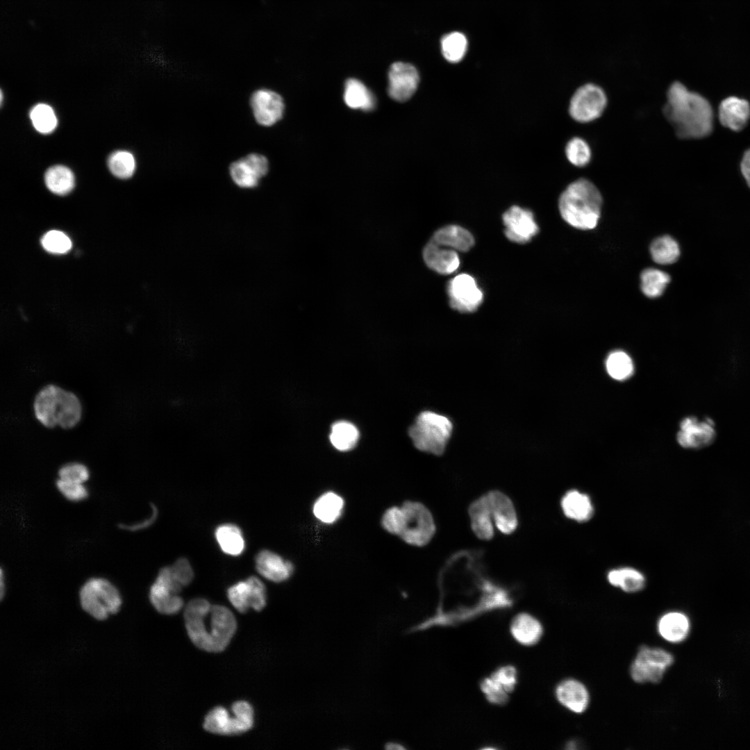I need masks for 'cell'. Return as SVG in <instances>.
I'll use <instances>...</instances> for the list:
<instances>
[{
	"instance_id": "cell-1",
	"label": "cell",
	"mask_w": 750,
	"mask_h": 750,
	"mask_svg": "<svg viewBox=\"0 0 750 750\" xmlns=\"http://www.w3.org/2000/svg\"><path fill=\"white\" fill-rule=\"evenodd\" d=\"M188 635L201 650L218 653L229 644L237 629L233 612L221 605H211L202 598L191 600L184 610Z\"/></svg>"
},
{
	"instance_id": "cell-2",
	"label": "cell",
	"mask_w": 750,
	"mask_h": 750,
	"mask_svg": "<svg viewBox=\"0 0 750 750\" xmlns=\"http://www.w3.org/2000/svg\"><path fill=\"white\" fill-rule=\"evenodd\" d=\"M663 113L681 139H700L713 128V111L709 101L681 83L674 82L667 92Z\"/></svg>"
},
{
	"instance_id": "cell-3",
	"label": "cell",
	"mask_w": 750,
	"mask_h": 750,
	"mask_svg": "<svg viewBox=\"0 0 750 750\" xmlns=\"http://www.w3.org/2000/svg\"><path fill=\"white\" fill-rule=\"evenodd\" d=\"M383 528L408 544L424 547L433 538L436 526L431 511L418 501H406L401 506L387 509L381 519Z\"/></svg>"
},
{
	"instance_id": "cell-4",
	"label": "cell",
	"mask_w": 750,
	"mask_h": 750,
	"mask_svg": "<svg viewBox=\"0 0 750 750\" xmlns=\"http://www.w3.org/2000/svg\"><path fill=\"white\" fill-rule=\"evenodd\" d=\"M602 203V196L595 185L581 178L571 183L562 192L558 208L561 217L570 226L590 230L598 224Z\"/></svg>"
},
{
	"instance_id": "cell-5",
	"label": "cell",
	"mask_w": 750,
	"mask_h": 750,
	"mask_svg": "<svg viewBox=\"0 0 750 750\" xmlns=\"http://www.w3.org/2000/svg\"><path fill=\"white\" fill-rule=\"evenodd\" d=\"M33 412L36 419L46 428L59 426L70 429L81 421L83 407L72 392L54 384H47L34 398Z\"/></svg>"
},
{
	"instance_id": "cell-6",
	"label": "cell",
	"mask_w": 750,
	"mask_h": 750,
	"mask_svg": "<svg viewBox=\"0 0 750 750\" xmlns=\"http://www.w3.org/2000/svg\"><path fill=\"white\" fill-rule=\"evenodd\" d=\"M82 610L97 621H104L117 614L122 606L117 587L108 578L94 576L86 579L78 590Z\"/></svg>"
},
{
	"instance_id": "cell-7",
	"label": "cell",
	"mask_w": 750,
	"mask_h": 750,
	"mask_svg": "<svg viewBox=\"0 0 750 750\" xmlns=\"http://www.w3.org/2000/svg\"><path fill=\"white\" fill-rule=\"evenodd\" d=\"M452 431V422L447 417L426 410L417 417L408 433L418 450L440 456L444 453Z\"/></svg>"
},
{
	"instance_id": "cell-8",
	"label": "cell",
	"mask_w": 750,
	"mask_h": 750,
	"mask_svg": "<svg viewBox=\"0 0 750 750\" xmlns=\"http://www.w3.org/2000/svg\"><path fill=\"white\" fill-rule=\"evenodd\" d=\"M233 715L224 707L217 706L206 716L203 728L211 733L234 735L249 731L254 723V711L249 703L238 701L231 706Z\"/></svg>"
},
{
	"instance_id": "cell-9",
	"label": "cell",
	"mask_w": 750,
	"mask_h": 750,
	"mask_svg": "<svg viewBox=\"0 0 750 750\" xmlns=\"http://www.w3.org/2000/svg\"><path fill=\"white\" fill-rule=\"evenodd\" d=\"M673 662V656L667 651L642 646L631 666L630 674L637 683H656L661 681Z\"/></svg>"
},
{
	"instance_id": "cell-10",
	"label": "cell",
	"mask_w": 750,
	"mask_h": 750,
	"mask_svg": "<svg viewBox=\"0 0 750 750\" xmlns=\"http://www.w3.org/2000/svg\"><path fill=\"white\" fill-rule=\"evenodd\" d=\"M182 588L175 579L170 566L161 568L149 588L151 604L161 614L177 613L183 606V600L178 595Z\"/></svg>"
},
{
	"instance_id": "cell-11",
	"label": "cell",
	"mask_w": 750,
	"mask_h": 750,
	"mask_svg": "<svg viewBox=\"0 0 750 750\" xmlns=\"http://www.w3.org/2000/svg\"><path fill=\"white\" fill-rule=\"evenodd\" d=\"M607 102V96L600 86L586 83L573 94L569 104V113L578 122H590L603 114Z\"/></svg>"
},
{
	"instance_id": "cell-12",
	"label": "cell",
	"mask_w": 750,
	"mask_h": 750,
	"mask_svg": "<svg viewBox=\"0 0 750 750\" xmlns=\"http://www.w3.org/2000/svg\"><path fill=\"white\" fill-rule=\"evenodd\" d=\"M227 597L234 608L242 613L249 608L260 611L267 603L266 588L258 577L253 576L228 588Z\"/></svg>"
},
{
	"instance_id": "cell-13",
	"label": "cell",
	"mask_w": 750,
	"mask_h": 750,
	"mask_svg": "<svg viewBox=\"0 0 750 750\" xmlns=\"http://www.w3.org/2000/svg\"><path fill=\"white\" fill-rule=\"evenodd\" d=\"M447 294L450 306L460 312L476 311L483 299V294L475 279L467 274H459L449 281Z\"/></svg>"
},
{
	"instance_id": "cell-14",
	"label": "cell",
	"mask_w": 750,
	"mask_h": 750,
	"mask_svg": "<svg viewBox=\"0 0 750 750\" xmlns=\"http://www.w3.org/2000/svg\"><path fill=\"white\" fill-rule=\"evenodd\" d=\"M716 437L715 424L711 418L690 416L681 421L677 441L684 448L698 449L712 444Z\"/></svg>"
},
{
	"instance_id": "cell-15",
	"label": "cell",
	"mask_w": 750,
	"mask_h": 750,
	"mask_svg": "<svg viewBox=\"0 0 750 750\" xmlns=\"http://www.w3.org/2000/svg\"><path fill=\"white\" fill-rule=\"evenodd\" d=\"M228 170L236 185L241 188H253L267 174L269 161L264 155L251 153L233 162Z\"/></svg>"
},
{
	"instance_id": "cell-16",
	"label": "cell",
	"mask_w": 750,
	"mask_h": 750,
	"mask_svg": "<svg viewBox=\"0 0 750 750\" xmlns=\"http://www.w3.org/2000/svg\"><path fill=\"white\" fill-rule=\"evenodd\" d=\"M250 106L256 122L262 126H272L283 117L285 104L277 92L259 89L250 97Z\"/></svg>"
},
{
	"instance_id": "cell-17",
	"label": "cell",
	"mask_w": 750,
	"mask_h": 750,
	"mask_svg": "<svg viewBox=\"0 0 750 750\" xmlns=\"http://www.w3.org/2000/svg\"><path fill=\"white\" fill-rule=\"evenodd\" d=\"M419 82V73L412 65L394 62L388 71V95L399 102L408 101L417 90Z\"/></svg>"
},
{
	"instance_id": "cell-18",
	"label": "cell",
	"mask_w": 750,
	"mask_h": 750,
	"mask_svg": "<svg viewBox=\"0 0 750 750\" xmlns=\"http://www.w3.org/2000/svg\"><path fill=\"white\" fill-rule=\"evenodd\" d=\"M505 235L510 241L524 244L529 242L539 231L531 211L513 206L502 217Z\"/></svg>"
},
{
	"instance_id": "cell-19",
	"label": "cell",
	"mask_w": 750,
	"mask_h": 750,
	"mask_svg": "<svg viewBox=\"0 0 750 750\" xmlns=\"http://www.w3.org/2000/svg\"><path fill=\"white\" fill-rule=\"evenodd\" d=\"M496 528L504 534L513 533L518 524L517 512L511 499L499 490L485 494Z\"/></svg>"
},
{
	"instance_id": "cell-20",
	"label": "cell",
	"mask_w": 750,
	"mask_h": 750,
	"mask_svg": "<svg viewBox=\"0 0 750 750\" xmlns=\"http://www.w3.org/2000/svg\"><path fill=\"white\" fill-rule=\"evenodd\" d=\"M255 562L259 574L275 583L286 581L294 571L293 565L290 561L267 549L260 551L257 554Z\"/></svg>"
},
{
	"instance_id": "cell-21",
	"label": "cell",
	"mask_w": 750,
	"mask_h": 750,
	"mask_svg": "<svg viewBox=\"0 0 750 750\" xmlns=\"http://www.w3.org/2000/svg\"><path fill=\"white\" fill-rule=\"evenodd\" d=\"M718 114L719 122L724 126L740 131L750 118V104L745 99L729 97L721 102Z\"/></svg>"
},
{
	"instance_id": "cell-22",
	"label": "cell",
	"mask_w": 750,
	"mask_h": 750,
	"mask_svg": "<svg viewBox=\"0 0 750 750\" xmlns=\"http://www.w3.org/2000/svg\"><path fill=\"white\" fill-rule=\"evenodd\" d=\"M422 255L426 265L441 274H451L460 265L459 257L453 249H444L431 240L424 247Z\"/></svg>"
},
{
	"instance_id": "cell-23",
	"label": "cell",
	"mask_w": 750,
	"mask_h": 750,
	"mask_svg": "<svg viewBox=\"0 0 750 750\" xmlns=\"http://www.w3.org/2000/svg\"><path fill=\"white\" fill-rule=\"evenodd\" d=\"M556 696L563 706L576 713L584 712L589 704L587 688L574 679H567L559 683L556 689Z\"/></svg>"
},
{
	"instance_id": "cell-24",
	"label": "cell",
	"mask_w": 750,
	"mask_h": 750,
	"mask_svg": "<svg viewBox=\"0 0 750 750\" xmlns=\"http://www.w3.org/2000/svg\"><path fill=\"white\" fill-rule=\"evenodd\" d=\"M468 512L474 533L483 540L492 539L494 533V524L485 494L470 504Z\"/></svg>"
},
{
	"instance_id": "cell-25",
	"label": "cell",
	"mask_w": 750,
	"mask_h": 750,
	"mask_svg": "<svg viewBox=\"0 0 750 750\" xmlns=\"http://www.w3.org/2000/svg\"><path fill=\"white\" fill-rule=\"evenodd\" d=\"M510 633L519 644L532 646L537 644L543 634V627L540 621L533 615L521 612L512 619Z\"/></svg>"
},
{
	"instance_id": "cell-26",
	"label": "cell",
	"mask_w": 750,
	"mask_h": 750,
	"mask_svg": "<svg viewBox=\"0 0 750 750\" xmlns=\"http://www.w3.org/2000/svg\"><path fill=\"white\" fill-rule=\"evenodd\" d=\"M430 240L442 247L463 252L469 251L474 244L471 233L456 225H449L438 230Z\"/></svg>"
},
{
	"instance_id": "cell-27",
	"label": "cell",
	"mask_w": 750,
	"mask_h": 750,
	"mask_svg": "<svg viewBox=\"0 0 750 750\" xmlns=\"http://www.w3.org/2000/svg\"><path fill=\"white\" fill-rule=\"evenodd\" d=\"M658 631L662 638L672 643L683 641L690 631V621L686 615L678 612H670L660 617Z\"/></svg>"
},
{
	"instance_id": "cell-28",
	"label": "cell",
	"mask_w": 750,
	"mask_h": 750,
	"mask_svg": "<svg viewBox=\"0 0 750 750\" xmlns=\"http://www.w3.org/2000/svg\"><path fill=\"white\" fill-rule=\"evenodd\" d=\"M344 100L352 109L372 111L376 106L373 93L359 80L349 78L344 85Z\"/></svg>"
},
{
	"instance_id": "cell-29",
	"label": "cell",
	"mask_w": 750,
	"mask_h": 750,
	"mask_svg": "<svg viewBox=\"0 0 750 750\" xmlns=\"http://www.w3.org/2000/svg\"><path fill=\"white\" fill-rule=\"evenodd\" d=\"M561 507L566 517L578 522L588 521L593 513L590 498L577 490H570L565 494Z\"/></svg>"
},
{
	"instance_id": "cell-30",
	"label": "cell",
	"mask_w": 750,
	"mask_h": 750,
	"mask_svg": "<svg viewBox=\"0 0 750 750\" xmlns=\"http://www.w3.org/2000/svg\"><path fill=\"white\" fill-rule=\"evenodd\" d=\"M216 540L223 552L230 556L240 555L245 548L240 528L233 524L219 526L215 532Z\"/></svg>"
},
{
	"instance_id": "cell-31",
	"label": "cell",
	"mask_w": 750,
	"mask_h": 750,
	"mask_svg": "<svg viewBox=\"0 0 750 750\" xmlns=\"http://www.w3.org/2000/svg\"><path fill=\"white\" fill-rule=\"evenodd\" d=\"M343 508L342 498L333 492H328L317 499L313 506V513L321 522L331 524L340 517Z\"/></svg>"
},
{
	"instance_id": "cell-32",
	"label": "cell",
	"mask_w": 750,
	"mask_h": 750,
	"mask_svg": "<svg viewBox=\"0 0 750 750\" xmlns=\"http://www.w3.org/2000/svg\"><path fill=\"white\" fill-rule=\"evenodd\" d=\"M47 188L53 193L64 195L70 192L74 186V176L67 167L55 165L49 168L44 174Z\"/></svg>"
},
{
	"instance_id": "cell-33",
	"label": "cell",
	"mask_w": 750,
	"mask_h": 750,
	"mask_svg": "<svg viewBox=\"0 0 750 750\" xmlns=\"http://www.w3.org/2000/svg\"><path fill=\"white\" fill-rule=\"evenodd\" d=\"M359 439L356 426L347 421H339L331 426L330 441L338 450L346 451L352 449Z\"/></svg>"
},
{
	"instance_id": "cell-34",
	"label": "cell",
	"mask_w": 750,
	"mask_h": 750,
	"mask_svg": "<svg viewBox=\"0 0 750 750\" xmlns=\"http://www.w3.org/2000/svg\"><path fill=\"white\" fill-rule=\"evenodd\" d=\"M609 583L619 587L626 592H635L644 586V577L638 571L631 567L613 569L608 574Z\"/></svg>"
},
{
	"instance_id": "cell-35",
	"label": "cell",
	"mask_w": 750,
	"mask_h": 750,
	"mask_svg": "<svg viewBox=\"0 0 750 750\" xmlns=\"http://www.w3.org/2000/svg\"><path fill=\"white\" fill-rule=\"evenodd\" d=\"M650 253L653 260L660 265L675 262L680 255L677 242L669 235L655 239L650 245Z\"/></svg>"
},
{
	"instance_id": "cell-36",
	"label": "cell",
	"mask_w": 750,
	"mask_h": 750,
	"mask_svg": "<svg viewBox=\"0 0 750 750\" xmlns=\"http://www.w3.org/2000/svg\"><path fill=\"white\" fill-rule=\"evenodd\" d=\"M641 290L649 298L660 297L670 281V276L663 271L648 268L640 275Z\"/></svg>"
},
{
	"instance_id": "cell-37",
	"label": "cell",
	"mask_w": 750,
	"mask_h": 750,
	"mask_svg": "<svg viewBox=\"0 0 750 750\" xmlns=\"http://www.w3.org/2000/svg\"><path fill=\"white\" fill-rule=\"evenodd\" d=\"M442 53L450 62H458L465 56L467 49V40L459 32L445 35L441 40Z\"/></svg>"
},
{
	"instance_id": "cell-38",
	"label": "cell",
	"mask_w": 750,
	"mask_h": 750,
	"mask_svg": "<svg viewBox=\"0 0 750 750\" xmlns=\"http://www.w3.org/2000/svg\"><path fill=\"white\" fill-rule=\"evenodd\" d=\"M606 366L608 374L618 381L629 378L633 372L631 358L622 351H615L610 353L607 358Z\"/></svg>"
},
{
	"instance_id": "cell-39",
	"label": "cell",
	"mask_w": 750,
	"mask_h": 750,
	"mask_svg": "<svg viewBox=\"0 0 750 750\" xmlns=\"http://www.w3.org/2000/svg\"><path fill=\"white\" fill-rule=\"evenodd\" d=\"M34 128L40 133H50L56 128L58 120L52 108L45 103H38L30 112Z\"/></svg>"
},
{
	"instance_id": "cell-40",
	"label": "cell",
	"mask_w": 750,
	"mask_h": 750,
	"mask_svg": "<svg viewBox=\"0 0 750 750\" xmlns=\"http://www.w3.org/2000/svg\"><path fill=\"white\" fill-rule=\"evenodd\" d=\"M108 166L111 173L120 178L133 176L135 169V160L132 153L126 151H117L108 159Z\"/></svg>"
},
{
	"instance_id": "cell-41",
	"label": "cell",
	"mask_w": 750,
	"mask_h": 750,
	"mask_svg": "<svg viewBox=\"0 0 750 750\" xmlns=\"http://www.w3.org/2000/svg\"><path fill=\"white\" fill-rule=\"evenodd\" d=\"M565 154L569 162L576 167L587 165L592 157L590 145L579 137L569 140L565 147Z\"/></svg>"
},
{
	"instance_id": "cell-42",
	"label": "cell",
	"mask_w": 750,
	"mask_h": 750,
	"mask_svg": "<svg viewBox=\"0 0 750 750\" xmlns=\"http://www.w3.org/2000/svg\"><path fill=\"white\" fill-rule=\"evenodd\" d=\"M56 488L61 496L72 503H79L86 500L90 492L85 483L71 482L57 478Z\"/></svg>"
},
{
	"instance_id": "cell-43",
	"label": "cell",
	"mask_w": 750,
	"mask_h": 750,
	"mask_svg": "<svg viewBox=\"0 0 750 750\" xmlns=\"http://www.w3.org/2000/svg\"><path fill=\"white\" fill-rule=\"evenodd\" d=\"M43 248L49 253L62 254L68 252L72 246L69 238L64 233L52 230L44 235L41 240Z\"/></svg>"
},
{
	"instance_id": "cell-44",
	"label": "cell",
	"mask_w": 750,
	"mask_h": 750,
	"mask_svg": "<svg viewBox=\"0 0 750 750\" xmlns=\"http://www.w3.org/2000/svg\"><path fill=\"white\" fill-rule=\"evenodd\" d=\"M90 477L88 467L82 462H70L58 470V478L67 481L85 483Z\"/></svg>"
},
{
	"instance_id": "cell-45",
	"label": "cell",
	"mask_w": 750,
	"mask_h": 750,
	"mask_svg": "<svg viewBox=\"0 0 750 750\" xmlns=\"http://www.w3.org/2000/svg\"><path fill=\"white\" fill-rule=\"evenodd\" d=\"M480 688L486 699L491 703L503 706L509 700V694L490 676L481 680Z\"/></svg>"
},
{
	"instance_id": "cell-46",
	"label": "cell",
	"mask_w": 750,
	"mask_h": 750,
	"mask_svg": "<svg viewBox=\"0 0 750 750\" xmlns=\"http://www.w3.org/2000/svg\"><path fill=\"white\" fill-rule=\"evenodd\" d=\"M490 676L499 683L508 694L515 689L517 683V672L514 666H501L492 672Z\"/></svg>"
},
{
	"instance_id": "cell-47",
	"label": "cell",
	"mask_w": 750,
	"mask_h": 750,
	"mask_svg": "<svg viewBox=\"0 0 750 750\" xmlns=\"http://www.w3.org/2000/svg\"><path fill=\"white\" fill-rule=\"evenodd\" d=\"M170 567L175 579L182 587L189 585L193 580L194 571L186 558H178Z\"/></svg>"
},
{
	"instance_id": "cell-48",
	"label": "cell",
	"mask_w": 750,
	"mask_h": 750,
	"mask_svg": "<svg viewBox=\"0 0 750 750\" xmlns=\"http://www.w3.org/2000/svg\"><path fill=\"white\" fill-rule=\"evenodd\" d=\"M151 513L148 517L131 524L119 523L117 525L118 528L124 531L133 533L148 528L155 523L158 516V509L157 506L151 503Z\"/></svg>"
},
{
	"instance_id": "cell-49",
	"label": "cell",
	"mask_w": 750,
	"mask_h": 750,
	"mask_svg": "<svg viewBox=\"0 0 750 750\" xmlns=\"http://www.w3.org/2000/svg\"><path fill=\"white\" fill-rule=\"evenodd\" d=\"M740 169L748 186L750 188V149L746 151L742 156Z\"/></svg>"
},
{
	"instance_id": "cell-50",
	"label": "cell",
	"mask_w": 750,
	"mask_h": 750,
	"mask_svg": "<svg viewBox=\"0 0 750 750\" xmlns=\"http://www.w3.org/2000/svg\"><path fill=\"white\" fill-rule=\"evenodd\" d=\"M6 590V574L3 567L0 569V599L3 600Z\"/></svg>"
}]
</instances>
